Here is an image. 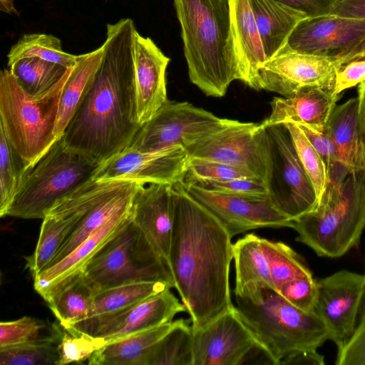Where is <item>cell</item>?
Listing matches in <instances>:
<instances>
[{
  "label": "cell",
  "mask_w": 365,
  "mask_h": 365,
  "mask_svg": "<svg viewBox=\"0 0 365 365\" xmlns=\"http://www.w3.org/2000/svg\"><path fill=\"white\" fill-rule=\"evenodd\" d=\"M337 365H365V303L361 306L359 322L347 342L337 349Z\"/></svg>",
  "instance_id": "cell-45"
},
{
  "label": "cell",
  "mask_w": 365,
  "mask_h": 365,
  "mask_svg": "<svg viewBox=\"0 0 365 365\" xmlns=\"http://www.w3.org/2000/svg\"><path fill=\"white\" fill-rule=\"evenodd\" d=\"M192 83L222 97L241 79L227 0H174Z\"/></svg>",
  "instance_id": "cell-3"
},
{
  "label": "cell",
  "mask_w": 365,
  "mask_h": 365,
  "mask_svg": "<svg viewBox=\"0 0 365 365\" xmlns=\"http://www.w3.org/2000/svg\"><path fill=\"white\" fill-rule=\"evenodd\" d=\"M324 365V357L317 351L297 353L284 360L280 365Z\"/></svg>",
  "instance_id": "cell-49"
},
{
  "label": "cell",
  "mask_w": 365,
  "mask_h": 365,
  "mask_svg": "<svg viewBox=\"0 0 365 365\" xmlns=\"http://www.w3.org/2000/svg\"><path fill=\"white\" fill-rule=\"evenodd\" d=\"M232 259L235 271L234 291L252 283H262L274 288L260 237L247 234L240 238L232 244Z\"/></svg>",
  "instance_id": "cell-30"
},
{
  "label": "cell",
  "mask_w": 365,
  "mask_h": 365,
  "mask_svg": "<svg viewBox=\"0 0 365 365\" xmlns=\"http://www.w3.org/2000/svg\"><path fill=\"white\" fill-rule=\"evenodd\" d=\"M277 290L288 302L301 311L306 313L316 312L318 286L313 276L292 279Z\"/></svg>",
  "instance_id": "cell-43"
},
{
  "label": "cell",
  "mask_w": 365,
  "mask_h": 365,
  "mask_svg": "<svg viewBox=\"0 0 365 365\" xmlns=\"http://www.w3.org/2000/svg\"><path fill=\"white\" fill-rule=\"evenodd\" d=\"M103 47L87 53L78 55L64 84L54 128V135L59 139L88 94L101 64Z\"/></svg>",
  "instance_id": "cell-26"
},
{
  "label": "cell",
  "mask_w": 365,
  "mask_h": 365,
  "mask_svg": "<svg viewBox=\"0 0 365 365\" xmlns=\"http://www.w3.org/2000/svg\"><path fill=\"white\" fill-rule=\"evenodd\" d=\"M329 14L365 19V0H334Z\"/></svg>",
  "instance_id": "cell-48"
},
{
  "label": "cell",
  "mask_w": 365,
  "mask_h": 365,
  "mask_svg": "<svg viewBox=\"0 0 365 365\" xmlns=\"http://www.w3.org/2000/svg\"><path fill=\"white\" fill-rule=\"evenodd\" d=\"M185 150L189 157L240 167L265 182L269 166V143L266 128L262 123L226 119L220 128Z\"/></svg>",
  "instance_id": "cell-11"
},
{
  "label": "cell",
  "mask_w": 365,
  "mask_h": 365,
  "mask_svg": "<svg viewBox=\"0 0 365 365\" xmlns=\"http://www.w3.org/2000/svg\"><path fill=\"white\" fill-rule=\"evenodd\" d=\"M191 319L175 320L172 328L155 345L146 365H193Z\"/></svg>",
  "instance_id": "cell-32"
},
{
  "label": "cell",
  "mask_w": 365,
  "mask_h": 365,
  "mask_svg": "<svg viewBox=\"0 0 365 365\" xmlns=\"http://www.w3.org/2000/svg\"><path fill=\"white\" fill-rule=\"evenodd\" d=\"M340 68L333 56L301 53L284 46L258 70L257 90L291 97L309 88L334 91Z\"/></svg>",
  "instance_id": "cell-12"
},
{
  "label": "cell",
  "mask_w": 365,
  "mask_h": 365,
  "mask_svg": "<svg viewBox=\"0 0 365 365\" xmlns=\"http://www.w3.org/2000/svg\"><path fill=\"white\" fill-rule=\"evenodd\" d=\"M82 272L96 292L140 282H162L175 288L168 262L153 248L131 217Z\"/></svg>",
  "instance_id": "cell-8"
},
{
  "label": "cell",
  "mask_w": 365,
  "mask_h": 365,
  "mask_svg": "<svg viewBox=\"0 0 365 365\" xmlns=\"http://www.w3.org/2000/svg\"><path fill=\"white\" fill-rule=\"evenodd\" d=\"M240 81L257 90L259 68L266 62L263 46L250 0H227Z\"/></svg>",
  "instance_id": "cell-23"
},
{
  "label": "cell",
  "mask_w": 365,
  "mask_h": 365,
  "mask_svg": "<svg viewBox=\"0 0 365 365\" xmlns=\"http://www.w3.org/2000/svg\"><path fill=\"white\" fill-rule=\"evenodd\" d=\"M96 292L81 272L52 287L42 297L63 328L84 319Z\"/></svg>",
  "instance_id": "cell-28"
},
{
  "label": "cell",
  "mask_w": 365,
  "mask_h": 365,
  "mask_svg": "<svg viewBox=\"0 0 365 365\" xmlns=\"http://www.w3.org/2000/svg\"><path fill=\"white\" fill-rule=\"evenodd\" d=\"M349 173L365 172V135L361 125L358 97L336 106L326 126Z\"/></svg>",
  "instance_id": "cell-24"
},
{
  "label": "cell",
  "mask_w": 365,
  "mask_h": 365,
  "mask_svg": "<svg viewBox=\"0 0 365 365\" xmlns=\"http://www.w3.org/2000/svg\"><path fill=\"white\" fill-rule=\"evenodd\" d=\"M106 344V341L103 338L63 327L58 345L59 359L57 365L83 363Z\"/></svg>",
  "instance_id": "cell-40"
},
{
  "label": "cell",
  "mask_w": 365,
  "mask_h": 365,
  "mask_svg": "<svg viewBox=\"0 0 365 365\" xmlns=\"http://www.w3.org/2000/svg\"><path fill=\"white\" fill-rule=\"evenodd\" d=\"M133 21L107 24L93 84L61 136L69 148L101 164L123 151L141 128L137 116Z\"/></svg>",
  "instance_id": "cell-2"
},
{
  "label": "cell",
  "mask_w": 365,
  "mask_h": 365,
  "mask_svg": "<svg viewBox=\"0 0 365 365\" xmlns=\"http://www.w3.org/2000/svg\"><path fill=\"white\" fill-rule=\"evenodd\" d=\"M300 12L308 17L329 14L334 0H274Z\"/></svg>",
  "instance_id": "cell-47"
},
{
  "label": "cell",
  "mask_w": 365,
  "mask_h": 365,
  "mask_svg": "<svg viewBox=\"0 0 365 365\" xmlns=\"http://www.w3.org/2000/svg\"><path fill=\"white\" fill-rule=\"evenodd\" d=\"M225 120L188 102L168 100L141 126L128 148L140 152L172 146L186 149L220 128Z\"/></svg>",
  "instance_id": "cell-10"
},
{
  "label": "cell",
  "mask_w": 365,
  "mask_h": 365,
  "mask_svg": "<svg viewBox=\"0 0 365 365\" xmlns=\"http://www.w3.org/2000/svg\"><path fill=\"white\" fill-rule=\"evenodd\" d=\"M297 125L323 160L328 172L329 181H341L350 174L342 163L336 144L326 130L320 131L307 125Z\"/></svg>",
  "instance_id": "cell-42"
},
{
  "label": "cell",
  "mask_w": 365,
  "mask_h": 365,
  "mask_svg": "<svg viewBox=\"0 0 365 365\" xmlns=\"http://www.w3.org/2000/svg\"><path fill=\"white\" fill-rule=\"evenodd\" d=\"M234 294L242 320L277 365L297 353L317 351L329 340L316 312L301 311L271 286L252 283Z\"/></svg>",
  "instance_id": "cell-4"
},
{
  "label": "cell",
  "mask_w": 365,
  "mask_h": 365,
  "mask_svg": "<svg viewBox=\"0 0 365 365\" xmlns=\"http://www.w3.org/2000/svg\"><path fill=\"white\" fill-rule=\"evenodd\" d=\"M261 242L276 289L292 279L313 276L301 256L285 243L262 237Z\"/></svg>",
  "instance_id": "cell-36"
},
{
  "label": "cell",
  "mask_w": 365,
  "mask_h": 365,
  "mask_svg": "<svg viewBox=\"0 0 365 365\" xmlns=\"http://www.w3.org/2000/svg\"><path fill=\"white\" fill-rule=\"evenodd\" d=\"M269 166L265 184L273 206L291 221L312 210L317 197L284 124L265 127Z\"/></svg>",
  "instance_id": "cell-9"
},
{
  "label": "cell",
  "mask_w": 365,
  "mask_h": 365,
  "mask_svg": "<svg viewBox=\"0 0 365 365\" xmlns=\"http://www.w3.org/2000/svg\"><path fill=\"white\" fill-rule=\"evenodd\" d=\"M242 178H259L240 167L202 158L189 157L183 182L218 181Z\"/></svg>",
  "instance_id": "cell-41"
},
{
  "label": "cell",
  "mask_w": 365,
  "mask_h": 365,
  "mask_svg": "<svg viewBox=\"0 0 365 365\" xmlns=\"http://www.w3.org/2000/svg\"><path fill=\"white\" fill-rule=\"evenodd\" d=\"M316 313L326 326L329 340L341 349L356 327L365 297V274L340 270L317 280Z\"/></svg>",
  "instance_id": "cell-15"
},
{
  "label": "cell",
  "mask_w": 365,
  "mask_h": 365,
  "mask_svg": "<svg viewBox=\"0 0 365 365\" xmlns=\"http://www.w3.org/2000/svg\"><path fill=\"white\" fill-rule=\"evenodd\" d=\"M59 341L51 339L0 347V364L57 365Z\"/></svg>",
  "instance_id": "cell-38"
},
{
  "label": "cell",
  "mask_w": 365,
  "mask_h": 365,
  "mask_svg": "<svg viewBox=\"0 0 365 365\" xmlns=\"http://www.w3.org/2000/svg\"><path fill=\"white\" fill-rule=\"evenodd\" d=\"M292 228L297 242L321 257H340L356 247L365 229V172L329 181L316 207Z\"/></svg>",
  "instance_id": "cell-5"
},
{
  "label": "cell",
  "mask_w": 365,
  "mask_h": 365,
  "mask_svg": "<svg viewBox=\"0 0 365 365\" xmlns=\"http://www.w3.org/2000/svg\"><path fill=\"white\" fill-rule=\"evenodd\" d=\"M250 1L267 61L285 46L296 26L308 16L274 0Z\"/></svg>",
  "instance_id": "cell-25"
},
{
  "label": "cell",
  "mask_w": 365,
  "mask_h": 365,
  "mask_svg": "<svg viewBox=\"0 0 365 365\" xmlns=\"http://www.w3.org/2000/svg\"><path fill=\"white\" fill-rule=\"evenodd\" d=\"M0 10L6 14H17L14 0H0Z\"/></svg>",
  "instance_id": "cell-52"
},
{
  "label": "cell",
  "mask_w": 365,
  "mask_h": 365,
  "mask_svg": "<svg viewBox=\"0 0 365 365\" xmlns=\"http://www.w3.org/2000/svg\"><path fill=\"white\" fill-rule=\"evenodd\" d=\"M364 36L365 19L326 14L302 19L285 46L301 53L335 57Z\"/></svg>",
  "instance_id": "cell-18"
},
{
  "label": "cell",
  "mask_w": 365,
  "mask_h": 365,
  "mask_svg": "<svg viewBox=\"0 0 365 365\" xmlns=\"http://www.w3.org/2000/svg\"><path fill=\"white\" fill-rule=\"evenodd\" d=\"M339 97L334 91L318 88L303 90L291 97H274L269 116L261 123L267 127L292 122L324 131Z\"/></svg>",
  "instance_id": "cell-21"
},
{
  "label": "cell",
  "mask_w": 365,
  "mask_h": 365,
  "mask_svg": "<svg viewBox=\"0 0 365 365\" xmlns=\"http://www.w3.org/2000/svg\"><path fill=\"white\" fill-rule=\"evenodd\" d=\"M334 58L340 69L352 61L365 60V36L353 47Z\"/></svg>",
  "instance_id": "cell-50"
},
{
  "label": "cell",
  "mask_w": 365,
  "mask_h": 365,
  "mask_svg": "<svg viewBox=\"0 0 365 365\" xmlns=\"http://www.w3.org/2000/svg\"><path fill=\"white\" fill-rule=\"evenodd\" d=\"M187 312L170 288L118 311L86 318L69 327L110 342L170 322L178 314Z\"/></svg>",
  "instance_id": "cell-13"
},
{
  "label": "cell",
  "mask_w": 365,
  "mask_h": 365,
  "mask_svg": "<svg viewBox=\"0 0 365 365\" xmlns=\"http://www.w3.org/2000/svg\"><path fill=\"white\" fill-rule=\"evenodd\" d=\"M192 341L193 365H242L257 340L234 307L205 326L192 327Z\"/></svg>",
  "instance_id": "cell-17"
},
{
  "label": "cell",
  "mask_w": 365,
  "mask_h": 365,
  "mask_svg": "<svg viewBox=\"0 0 365 365\" xmlns=\"http://www.w3.org/2000/svg\"><path fill=\"white\" fill-rule=\"evenodd\" d=\"M31 57L70 68L75 65L78 56L64 51L61 40L51 34H24L11 48L7 55L8 66L20 59Z\"/></svg>",
  "instance_id": "cell-34"
},
{
  "label": "cell",
  "mask_w": 365,
  "mask_h": 365,
  "mask_svg": "<svg viewBox=\"0 0 365 365\" xmlns=\"http://www.w3.org/2000/svg\"><path fill=\"white\" fill-rule=\"evenodd\" d=\"M31 168L19 155L0 127V216L6 212Z\"/></svg>",
  "instance_id": "cell-35"
},
{
  "label": "cell",
  "mask_w": 365,
  "mask_h": 365,
  "mask_svg": "<svg viewBox=\"0 0 365 365\" xmlns=\"http://www.w3.org/2000/svg\"><path fill=\"white\" fill-rule=\"evenodd\" d=\"M131 220L167 261L173 228L172 185L142 187L133 202Z\"/></svg>",
  "instance_id": "cell-20"
},
{
  "label": "cell",
  "mask_w": 365,
  "mask_h": 365,
  "mask_svg": "<svg viewBox=\"0 0 365 365\" xmlns=\"http://www.w3.org/2000/svg\"><path fill=\"white\" fill-rule=\"evenodd\" d=\"M175 321L107 342L88 359L91 365H146L155 345Z\"/></svg>",
  "instance_id": "cell-27"
},
{
  "label": "cell",
  "mask_w": 365,
  "mask_h": 365,
  "mask_svg": "<svg viewBox=\"0 0 365 365\" xmlns=\"http://www.w3.org/2000/svg\"><path fill=\"white\" fill-rule=\"evenodd\" d=\"M288 129L299 158L315 190L317 201L329 182L327 167L314 147L294 123H284Z\"/></svg>",
  "instance_id": "cell-39"
},
{
  "label": "cell",
  "mask_w": 365,
  "mask_h": 365,
  "mask_svg": "<svg viewBox=\"0 0 365 365\" xmlns=\"http://www.w3.org/2000/svg\"><path fill=\"white\" fill-rule=\"evenodd\" d=\"M99 165L61 137L30 168L6 216L43 220L58 200L92 178Z\"/></svg>",
  "instance_id": "cell-7"
},
{
  "label": "cell",
  "mask_w": 365,
  "mask_h": 365,
  "mask_svg": "<svg viewBox=\"0 0 365 365\" xmlns=\"http://www.w3.org/2000/svg\"><path fill=\"white\" fill-rule=\"evenodd\" d=\"M9 68L21 88L31 96L49 90L61 79L68 68L36 57L20 59Z\"/></svg>",
  "instance_id": "cell-33"
},
{
  "label": "cell",
  "mask_w": 365,
  "mask_h": 365,
  "mask_svg": "<svg viewBox=\"0 0 365 365\" xmlns=\"http://www.w3.org/2000/svg\"><path fill=\"white\" fill-rule=\"evenodd\" d=\"M132 209L115 215L66 257L39 272L34 277L35 290L42 297L52 287L81 272L93 257L128 221Z\"/></svg>",
  "instance_id": "cell-22"
},
{
  "label": "cell",
  "mask_w": 365,
  "mask_h": 365,
  "mask_svg": "<svg viewBox=\"0 0 365 365\" xmlns=\"http://www.w3.org/2000/svg\"><path fill=\"white\" fill-rule=\"evenodd\" d=\"M365 81V60L352 61L338 72L336 76L334 93L336 95Z\"/></svg>",
  "instance_id": "cell-46"
},
{
  "label": "cell",
  "mask_w": 365,
  "mask_h": 365,
  "mask_svg": "<svg viewBox=\"0 0 365 365\" xmlns=\"http://www.w3.org/2000/svg\"><path fill=\"white\" fill-rule=\"evenodd\" d=\"M183 182V181H182ZM186 191L206 208L232 238L262 227H292L293 222L279 212L267 196L221 193L183 182Z\"/></svg>",
  "instance_id": "cell-14"
},
{
  "label": "cell",
  "mask_w": 365,
  "mask_h": 365,
  "mask_svg": "<svg viewBox=\"0 0 365 365\" xmlns=\"http://www.w3.org/2000/svg\"><path fill=\"white\" fill-rule=\"evenodd\" d=\"M173 228L168 264L192 326H205L235 306L230 288L232 237L185 190L172 185Z\"/></svg>",
  "instance_id": "cell-1"
},
{
  "label": "cell",
  "mask_w": 365,
  "mask_h": 365,
  "mask_svg": "<svg viewBox=\"0 0 365 365\" xmlns=\"http://www.w3.org/2000/svg\"><path fill=\"white\" fill-rule=\"evenodd\" d=\"M188 160L189 155L182 146L153 152H140L128 147L101 163L92 178L173 185L183 181Z\"/></svg>",
  "instance_id": "cell-16"
},
{
  "label": "cell",
  "mask_w": 365,
  "mask_h": 365,
  "mask_svg": "<svg viewBox=\"0 0 365 365\" xmlns=\"http://www.w3.org/2000/svg\"><path fill=\"white\" fill-rule=\"evenodd\" d=\"M71 67L47 91L26 93L9 69L0 73V127L8 140L32 168L57 140L54 135L59 103Z\"/></svg>",
  "instance_id": "cell-6"
},
{
  "label": "cell",
  "mask_w": 365,
  "mask_h": 365,
  "mask_svg": "<svg viewBox=\"0 0 365 365\" xmlns=\"http://www.w3.org/2000/svg\"><path fill=\"white\" fill-rule=\"evenodd\" d=\"M63 327L31 317L0 323V347L46 340L60 339Z\"/></svg>",
  "instance_id": "cell-37"
},
{
  "label": "cell",
  "mask_w": 365,
  "mask_h": 365,
  "mask_svg": "<svg viewBox=\"0 0 365 365\" xmlns=\"http://www.w3.org/2000/svg\"><path fill=\"white\" fill-rule=\"evenodd\" d=\"M78 220L73 211H50L43 219L36 247L26 257L33 278L49 265Z\"/></svg>",
  "instance_id": "cell-29"
},
{
  "label": "cell",
  "mask_w": 365,
  "mask_h": 365,
  "mask_svg": "<svg viewBox=\"0 0 365 365\" xmlns=\"http://www.w3.org/2000/svg\"><path fill=\"white\" fill-rule=\"evenodd\" d=\"M357 97L359 99L361 125L365 135V81L359 83Z\"/></svg>",
  "instance_id": "cell-51"
},
{
  "label": "cell",
  "mask_w": 365,
  "mask_h": 365,
  "mask_svg": "<svg viewBox=\"0 0 365 365\" xmlns=\"http://www.w3.org/2000/svg\"><path fill=\"white\" fill-rule=\"evenodd\" d=\"M192 183L198 187L221 193L252 195V196H267V187L265 182L259 178H235L227 180H204Z\"/></svg>",
  "instance_id": "cell-44"
},
{
  "label": "cell",
  "mask_w": 365,
  "mask_h": 365,
  "mask_svg": "<svg viewBox=\"0 0 365 365\" xmlns=\"http://www.w3.org/2000/svg\"><path fill=\"white\" fill-rule=\"evenodd\" d=\"M170 62L149 37L134 34L135 89L138 123L143 125L168 100L165 71Z\"/></svg>",
  "instance_id": "cell-19"
},
{
  "label": "cell",
  "mask_w": 365,
  "mask_h": 365,
  "mask_svg": "<svg viewBox=\"0 0 365 365\" xmlns=\"http://www.w3.org/2000/svg\"><path fill=\"white\" fill-rule=\"evenodd\" d=\"M169 288L162 282H140L98 291L85 319L118 311Z\"/></svg>",
  "instance_id": "cell-31"
}]
</instances>
